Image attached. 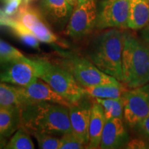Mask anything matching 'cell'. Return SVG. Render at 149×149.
<instances>
[{
  "label": "cell",
  "mask_w": 149,
  "mask_h": 149,
  "mask_svg": "<svg viewBox=\"0 0 149 149\" xmlns=\"http://www.w3.org/2000/svg\"><path fill=\"white\" fill-rule=\"evenodd\" d=\"M19 124L30 133H72L68 108L50 102H31L19 110Z\"/></svg>",
  "instance_id": "6da1fadb"
},
{
  "label": "cell",
  "mask_w": 149,
  "mask_h": 149,
  "mask_svg": "<svg viewBox=\"0 0 149 149\" xmlns=\"http://www.w3.org/2000/svg\"><path fill=\"white\" fill-rule=\"evenodd\" d=\"M127 88H134L149 83V48L142 40L124 32L122 81Z\"/></svg>",
  "instance_id": "7a4b0ae2"
},
{
  "label": "cell",
  "mask_w": 149,
  "mask_h": 149,
  "mask_svg": "<svg viewBox=\"0 0 149 149\" xmlns=\"http://www.w3.org/2000/svg\"><path fill=\"white\" fill-rule=\"evenodd\" d=\"M124 32L112 29L99 36L89 54L91 61L100 70L122 81Z\"/></svg>",
  "instance_id": "3957f363"
},
{
  "label": "cell",
  "mask_w": 149,
  "mask_h": 149,
  "mask_svg": "<svg viewBox=\"0 0 149 149\" xmlns=\"http://www.w3.org/2000/svg\"><path fill=\"white\" fill-rule=\"evenodd\" d=\"M37 77L47 83L56 93L71 103L77 102L86 95L85 89L73 76L61 66L51 64L45 59H33Z\"/></svg>",
  "instance_id": "277c9868"
},
{
  "label": "cell",
  "mask_w": 149,
  "mask_h": 149,
  "mask_svg": "<svg viewBox=\"0 0 149 149\" xmlns=\"http://www.w3.org/2000/svg\"><path fill=\"white\" fill-rule=\"evenodd\" d=\"M59 63V66L69 72L82 87L113 83L118 81L115 77L100 70L92 61L79 56L64 55Z\"/></svg>",
  "instance_id": "5b68a950"
},
{
  "label": "cell",
  "mask_w": 149,
  "mask_h": 149,
  "mask_svg": "<svg viewBox=\"0 0 149 149\" xmlns=\"http://www.w3.org/2000/svg\"><path fill=\"white\" fill-rule=\"evenodd\" d=\"M97 0H78L70 16L65 33L74 39L86 36L96 27Z\"/></svg>",
  "instance_id": "8992f818"
},
{
  "label": "cell",
  "mask_w": 149,
  "mask_h": 149,
  "mask_svg": "<svg viewBox=\"0 0 149 149\" xmlns=\"http://www.w3.org/2000/svg\"><path fill=\"white\" fill-rule=\"evenodd\" d=\"M13 18L29 29L40 42L52 44L59 43L58 37L53 32L42 13L30 3H22Z\"/></svg>",
  "instance_id": "52a82bcc"
},
{
  "label": "cell",
  "mask_w": 149,
  "mask_h": 149,
  "mask_svg": "<svg viewBox=\"0 0 149 149\" xmlns=\"http://www.w3.org/2000/svg\"><path fill=\"white\" fill-rule=\"evenodd\" d=\"M122 99L124 120L130 128H135L149 113V83L128 89Z\"/></svg>",
  "instance_id": "ba28073f"
},
{
  "label": "cell",
  "mask_w": 149,
  "mask_h": 149,
  "mask_svg": "<svg viewBox=\"0 0 149 149\" xmlns=\"http://www.w3.org/2000/svg\"><path fill=\"white\" fill-rule=\"evenodd\" d=\"M129 0H106L97 13L96 27L99 29L128 28Z\"/></svg>",
  "instance_id": "9c48e42d"
},
{
  "label": "cell",
  "mask_w": 149,
  "mask_h": 149,
  "mask_svg": "<svg viewBox=\"0 0 149 149\" xmlns=\"http://www.w3.org/2000/svg\"><path fill=\"white\" fill-rule=\"evenodd\" d=\"M38 77L33 59L27 57L4 64L0 70V82L8 83L26 87L35 81Z\"/></svg>",
  "instance_id": "30bf717a"
},
{
  "label": "cell",
  "mask_w": 149,
  "mask_h": 149,
  "mask_svg": "<svg viewBox=\"0 0 149 149\" xmlns=\"http://www.w3.org/2000/svg\"><path fill=\"white\" fill-rule=\"evenodd\" d=\"M17 87L27 104L31 102H44L60 104L68 108L72 104L56 93L47 83L42 81L39 77L27 86Z\"/></svg>",
  "instance_id": "8fae6325"
},
{
  "label": "cell",
  "mask_w": 149,
  "mask_h": 149,
  "mask_svg": "<svg viewBox=\"0 0 149 149\" xmlns=\"http://www.w3.org/2000/svg\"><path fill=\"white\" fill-rule=\"evenodd\" d=\"M83 99L72 103L68 110L72 133L88 147V128L92 106H90L87 102L83 101Z\"/></svg>",
  "instance_id": "7c38bea8"
},
{
  "label": "cell",
  "mask_w": 149,
  "mask_h": 149,
  "mask_svg": "<svg viewBox=\"0 0 149 149\" xmlns=\"http://www.w3.org/2000/svg\"><path fill=\"white\" fill-rule=\"evenodd\" d=\"M129 136L125 129L122 120L111 118L106 120L102 135L100 148L113 149L126 146Z\"/></svg>",
  "instance_id": "4fadbf2b"
},
{
  "label": "cell",
  "mask_w": 149,
  "mask_h": 149,
  "mask_svg": "<svg viewBox=\"0 0 149 149\" xmlns=\"http://www.w3.org/2000/svg\"><path fill=\"white\" fill-rule=\"evenodd\" d=\"M106 117L103 108L100 104L95 102L91 107L90 123L88 128V148H98L100 146L102 135Z\"/></svg>",
  "instance_id": "5bb4252c"
},
{
  "label": "cell",
  "mask_w": 149,
  "mask_h": 149,
  "mask_svg": "<svg viewBox=\"0 0 149 149\" xmlns=\"http://www.w3.org/2000/svg\"><path fill=\"white\" fill-rule=\"evenodd\" d=\"M43 11L54 23L62 25L70 18L72 6L67 0H42Z\"/></svg>",
  "instance_id": "9a60e30c"
},
{
  "label": "cell",
  "mask_w": 149,
  "mask_h": 149,
  "mask_svg": "<svg viewBox=\"0 0 149 149\" xmlns=\"http://www.w3.org/2000/svg\"><path fill=\"white\" fill-rule=\"evenodd\" d=\"M149 23V3L148 0H129L128 28L137 31Z\"/></svg>",
  "instance_id": "2e32d148"
},
{
  "label": "cell",
  "mask_w": 149,
  "mask_h": 149,
  "mask_svg": "<svg viewBox=\"0 0 149 149\" xmlns=\"http://www.w3.org/2000/svg\"><path fill=\"white\" fill-rule=\"evenodd\" d=\"M87 95L94 98L120 99L128 90L127 87L120 81L93 86L84 87Z\"/></svg>",
  "instance_id": "e0dca14e"
},
{
  "label": "cell",
  "mask_w": 149,
  "mask_h": 149,
  "mask_svg": "<svg viewBox=\"0 0 149 149\" xmlns=\"http://www.w3.org/2000/svg\"><path fill=\"white\" fill-rule=\"evenodd\" d=\"M27 102L19 91L18 87L0 82V108L20 110Z\"/></svg>",
  "instance_id": "ac0fdd59"
},
{
  "label": "cell",
  "mask_w": 149,
  "mask_h": 149,
  "mask_svg": "<svg viewBox=\"0 0 149 149\" xmlns=\"http://www.w3.org/2000/svg\"><path fill=\"white\" fill-rule=\"evenodd\" d=\"M19 120V110L0 108V137L13 132Z\"/></svg>",
  "instance_id": "d6986e66"
},
{
  "label": "cell",
  "mask_w": 149,
  "mask_h": 149,
  "mask_svg": "<svg viewBox=\"0 0 149 149\" xmlns=\"http://www.w3.org/2000/svg\"><path fill=\"white\" fill-rule=\"evenodd\" d=\"M95 102L103 108L106 120L111 118H120L122 120L124 117V102L122 98H95Z\"/></svg>",
  "instance_id": "ffe728a7"
},
{
  "label": "cell",
  "mask_w": 149,
  "mask_h": 149,
  "mask_svg": "<svg viewBox=\"0 0 149 149\" xmlns=\"http://www.w3.org/2000/svg\"><path fill=\"white\" fill-rule=\"evenodd\" d=\"M8 27L10 28L15 36L25 45L36 49L40 47V40L29 29L13 17Z\"/></svg>",
  "instance_id": "44dd1931"
},
{
  "label": "cell",
  "mask_w": 149,
  "mask_h": 149,
  "mask_svg": "<svg viewBox=\"0 0 149 149\" xmlns=\"http://www.w3.org/2000/svg\"><path fill=\"white\" fill-rule=\"evenodd\" d=\"M29 132L20 127L10 139L6 148L9 149H33L34 143L29 136Z\"/></svg>",
  "instance_id": "7402d4cb"
},
{
  "label": "cell",
  "mask_w": 149,
  "mask_h": 149,
  "mask_svg": "<svg viewBox=\"0 0 149 149\" xmlns=\"http://www.w3.org/2000/svg\"><path fill=\"white\" fill-rule=\"evenodd\" d=\"M24 58L25 56L18 49L0 39V64L4 65Z\"/></svg>",
  "instance_id": "603a6c76"
},
{
  "label": "cell",
  "mask_w": 149,
  "mask_h": 149,
  "mask_svg": "<svg viewBox=\"0 0 149 149\" xmlns=\"http://www.w3.org/2000/svg\"><path fill=\"white\" fill-rule=\"evenodd\" d=\"M37 139L40 148L59 149L60 148V139L52 136L51 134L35 132L32 133Z\"/></svg>",
  "instance_id": "cb8c5ba5"
},
{
  "label": "cell",
  "mask_w": 149,
  "mask_h": 149,
  "mask_svg": "<svg viewBox=\"0 0 149 149\" xmlns=\"http://www.w3.org/2000/svg\"><path fill=\"white\" fill-rule=\"evenodd\" d=\"M85 148H87L86 145L72 133L64 134L60 139L59 149H80Z\"/></svg>",
  "instance_id": "d4e9b609"
},
{
  "label": "cell",
  "mask_w": 149,
  "mask_h": 149,
  "mask_svg": "<svg viewBox=\"0 0 149 149\" xmlns=\"http://www.w3.org/2000/svg\"><path fill=\"white\" fill-rule=\"evenodd\" d=\"M22 3V0H7L5 1L4 7L2 10L7 16L13 17L17 13Z\"/></svg>",
  "instance_id": "484cf974"
},
{
  "label": "cell",
  "mask_w": 149,
  "mask_h": 149,
  "mask_svg": "<svg viewBox=\"0 0 149 149\" xmlns=\"http://www.w3.org/2000/svg\"><path fill=\"white\" fill-rule=\"evenodd\" d=\"M135 128L141 135L149 139V113L140 122H139Z\"/></svg>",
  "instance_id": "4316f807"
},
{
  "label": "cell",
  "mask_w": 149,
  "mask_h": 149,
  "mask_svg": "<svg viewBox=\"0 0 149 149\" xmlns=\"http://www.w3.org/2000/svg\"><path fill=\"white\" fill-rule=\"evenodd\" d=\"M126 146V148L129 149H144L149 148V146L144 141L138 139L129 140Z\"/></svg>",
  "instance_id": "83f0119b"
},
{
  "label": "cell",
  "mask_w": 149,
  "mask_h": 149,
  "mask_svg": "<svg viewBox=\"0 0 149 149\" xmlns=\"http://www.w3.org/2000/svg\"><path fill=\"white\" fill-rule=\"evenodd\" d=\"M141 30V40L149 48V23Z\"/></svg>",
  "instance_id": "f1b7e54d"
},
{
  "label": "cell",
  "mask_w": 149,
  "mask_h": 149,
  "mask_svg": "<svg viewBox=\"0 0 149 149\" xmlns=\"http://www.w3.org/2000/svg\"><path fill=\"white\" fill-rule=\"evenodd\" d=\"M12 17L7 16L3 10L0 9V26H8L10 24Z\"/></svg>",
  "instance_id": "f546056e"
},
{
  "label": "cell",
  "mask_w": 149,
  "mask_h": 149,
  "mask_svg": "<svg viewBox=\"0 0 149 149\" xmlns=\"http://www.w3.org/2000/svg\"><path fill=\"white\" fill-rule=\"evenodd\" d=\"M67 1L73 6L76 5V3H77L78 0H67Z\"/></svg>",
  "instance_id": "4dcf8cb0"
},
{
  "label": "cell",
  "mask_w": 149,
  "mask_h": 149,
  "mask_svg": "<svg viewBox=\"0 0 149 149\" xmlns=\"http://www.w3.org/2000/svg\"><path fill=\"white\" fill-rule=\"evenodd\" d=\"M22 3H31L33 1H34L35 0H22Z\"/></svg>",
  "instance_id": "1f68e13d"
},
{
  "label": "cell",
  "mask_w": 149,
  "mask_h": 149,
  "mask_svg": "<svg viewBox=\"0 0 149 149\" xmlns=\"http://www.w3.org/2000/svg\"><path fill=\"white\" fill-rule=\"evenodd\" d=\"M3 1H7V0H3Z\"/></svg>",
  "instance_id": "d6a6232c"
},
{
  "label": "cell",
  "mask_w": 149,
  "mask_h": 149,
  "mask_svg": "<svg viewBox=\"0 0 149 149\" xmlns=\"http://www.w3.org/2000/svg\"><path fill=\"white\" fill-rule=\"evenodd\" d=\"M148 3H149V0H148Z\"/></svg>",
  "instance_id": "836d02e7"
}]
</instances>
